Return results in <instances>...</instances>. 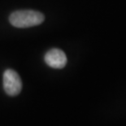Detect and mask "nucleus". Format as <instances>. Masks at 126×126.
<instances>
[{
	"label": "nucleus",
	"instance_id": "7ed1b4c3",
	"mask_svg": "<svg viewBox=\"0 0 126 126\" xmlns=\"http://www.w3.org/2000/svg\"><path fill=\"white\" fill-rule=\"evenodd\" d=\"M45 62L53 68H63L67 63V56L63 50L57 48L50 50L45 55Z\"/></svg>",
	"mask_w": 126,
	"mask_h": 126
},
{
	"label": "nucleus",
	"instance_id": "f03ea898",
	"mask_svg": "<svg viewBox=\"0 0 126 126\" xmlns=\"http://www.w3.org/2000/svg\"><path fill=\"white\" fill-rule=\"evenodd\" d=\"M3 89L9 96H16L22 90V81L19 74L12 69H7L3 73Z\"/></svg>",
	"mask_w": 126,
	"mask_h": 126
},
{
	"label": "nucleus",
	"instance_id": "f257e3e1",
	"mask_svg": "<svg viewBox=\"0 0 126 126\" xmlns=\"http://www.w3.org/2000/svg\"><path fill=\"white\" fill-rule=\"evenodd\" d=\"M44 16L41 12L33 10L16 11L11 14L9 21L16 28H29L38 25L44 21Z\"/></svg>",
	"mask_w": 126,
	"mask_h": 126
}]
</instances>
